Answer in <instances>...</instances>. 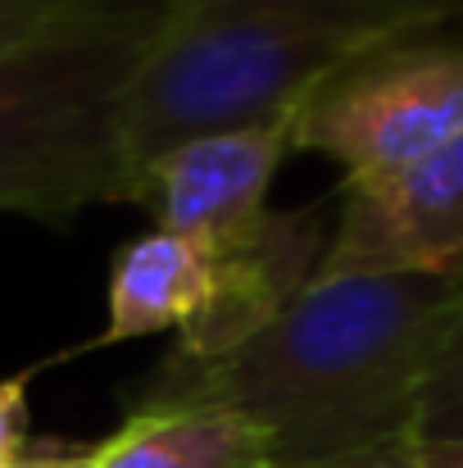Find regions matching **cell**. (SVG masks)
I'll return each mask as SVG.
<instances>
[{"label":"cell","mask_w":463,"mask_h":468,"mask_svg":"<svg viewBox=\"0 0 463 468\" xmlns=\"http://www.w3.org/2000/svg\"><path fill=\"white\" fill-rule=\"evenodd\" d=\"M459 305L455 278H313L237 350L163 355L132 410H227L264 432L273 468L318 464L414 432Z\"/></svg>","instance_id":"cell-1"},{"label":"cell","mask_w":463,"mask_h":468,"mask_svg":"<svg viewBox=\"0 0 463 468\" xmlns=\"http://www.w3.org/2000/svg\"><path fill=\"white\" fill-rule=\"evenodd\" d=\"M463 23V0H163L123 91L132 182L177 142L287 119L345 64Z\"/></svg>","instance_id":"cell-2"},{"label":"cell","mask_w":463,"mask_h":468,"mask_svg":"<svg viewBox=\"0 0 463 468\" xmlns=\"http://www.w3.org/2000/svg\"><path fill=\"white\" fill-rule=\"evenodd\" d=\"M159 5H96L0 59V214L68 223L87 205H132L123 91Z\"/></svg>","instance_id":"cell-3"},{"label":"cell","mask_w":463,"mask_h":468,"mask_svg":"<svg viewBox=\"0 0 463 468\" xmlns=\"http://www.w3.org/2000/svg\"><path fill=\"white\" fill-rule=\"evenodd\" d=\"M459 137V41L418 37L382 46L331 73L296 110V151L336 159L345 168V182L405 168Z\"/></svg>","instance_id":"cell-4"},{"label":"cell","mask_w":463,"mask_h":468,"mask_svg":"<svg viewBox=\"0 0 463 468\" xmlns=\"http://www.w3.org/2000/svg\"><path fill=\"white\" fill-rule=\"evenodd\" d=\"M318 278L463 282V137L405 168L341 182Z\"/></svg>","instance_id":"cell-5"},{"label":"cell","mask_w":463,"mask_h":468,"mask_svg":"<svg viewBox=\"0 0 463 468\" xmlns=\"http://www.w3.org/2000/svg\"><path fill=\"white\" fill-rule=\"evenodd\" d=\"M287 155H296V114L205 133L146 159L132 182V205L151 214L154 228L223 255L246 246L273 214L268 191Z\"/></svg>","instance_id":"cell-6"},{"label":"cell","mask_w":463,"mask_h":468,"mask_svg":"<svg viewBox=\"0 0 463 468\" xmlns=\"http://www.w3.org/2000/svg\"><path fill=\"white\" fill-rule=\"evenodd\" d=\"M327 237L322 205L273 209L246 246L214 255V305L191 332L177 336L173 350L186 359H214L264 332L318 278Z\"/></svg>","instance_id":"cell-7"},{"label":"cell","mask_w":463,"mask_h":468,"mask_svg":"<svg viewBox=\"0 0 463 468\" xmlns=\"http://www.w3.org/2000/svg\"><path fill=\"white\" fill-rule=\"evenodd\" d=\"M214 282L218 269L205 246L163 228L132 237L110 264V323L96 346L191 332L214 305Z\"/></svg>","instance_id":"cell-8"},{"label":"cell","mask_w":463,"mask_h":468,"mask_svg":"<svg viewBox=\"0 0 463 468\" xmlns=\"http://www.w3.org/2000/svg\"><path fill=\"white\" fill-rule=\"evenodd\" d=\"M91 468H273L259 428L209 405L128 410L123 428L96 441Z\"/></svg>","instance_id":"cell-9"},{"label":"cell","mask_w":463,"mask_h":468,"mask_svg":"<svg viewBox=\"0 0 463 468\" xmlns=\"http://www.w3.org/2000/svg\"><path fill=\"white\" fill-rule=\"evenodd\" d=\"M414 437L423 446H463V305L427 373V387L414 414Z\"/></svg>","instance_id":"cell-10"},{"label":"cell","mask_w":463,"mask_h":468,"mask_svg":"<svg viewBox=\"0 0 463 468\" xmlns=\"http://www.w3.org/2000/svg\"><path fill=\"white\" fill-rule=\"evenodd\" d=\"M105 0H0V59L68 27Z\"/></svg>","instance_id":"cell-11"},{"label":"cell","mask_w":463,"mask_h":468,"mask_svg":"<svg viewBox=\"0 0 463 468\" xmlns=\"http://www.w3.org/2000/svg\"><path fill=\"white\" fill-rule=\"evenodd\" d=\"M300 468H427V455H423V441L414 432H400V437H386V441H373V446H359V451H345V455Z\"/></svg>","instance_id":"cell-12"},{"label":"cell","mask_w":463,"mask_h":468,"mask_svg":"<svg viewBox=\"0 0 463 468\" xmlns=\"http://www.w3.org/2000/svg\"><path fill=\"white\" fill-rule=\"evenodd\" d=\"M27 378L32 373L0 382V468L27 451Z\"/></svg>","instance_id":"cell-13"},{"label":"cell","mask_w":463,"mask_h":468,"mask_svg":"<svg viewBox=\"0 0 463 468\" xmlns=\"http://www.w3.org/2000/svg\"><path fill=\"white\" fill-rule=\"evenodd\" d=\"M96 464V446H37V451H23L14 464L5 468H91Z\"/></svg>","instance_id":"cell-14"},{"label":"cell","mask_w":463,"mask_h":468,"mask_svg":"<svg viewBox=\"0 0 463 468\" xmlns=\"http://www.w3.org/2000/svg\"><path fill=\"white\" fill-rule=\"evenodd\" d=\"M427 468H463V446H423Z\"/></svg>","instance_id":"cell-15"}]
</instances>
